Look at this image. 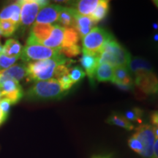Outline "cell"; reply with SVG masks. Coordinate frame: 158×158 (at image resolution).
<instances>
[{
  "label": "cell",
  "instance_id": "26",
  "mask_svg": "<svg viewBox=\"0 0 158 158\" xmlns=\"http://www.w3.org/2000/svg\"><path fill=\"white\" fill-rule=\"evenodd\" d=\"M19 25L11 21H0V34L5 37L11 36L15 32Z\"/></svg>",
  "mask_w": 158,
  "mask_h": 158
},
{
  "label": "cell",
  "instance_id": "10",
  "mask_svg": "<svg viewBox=\"0 0 158 158\" xmlns=\"http://www.w3.org/2000/svg\"><path fill=\"white\" fill-rule=\"evenodd\" d=\"M2 98L7 99L11 104H15L23 97V91L19 82L14 80H7L0 85Z\"/></svg>",
  "mask_w": 158,
  "mask_h": 158
},
{
  "label": "cell",
  "instance_id": "22",
  "mask_svg": "<svg viewBox=\"0 0 158 158\" xmlns=\"http://www.w3.org/2000/svg\"><path fill=\"white\" fill-rule=\"evenodd\" d=\"M75 12L76 10L74 8L63 7L57 21L59 25L64 28H73L75 21Z\"/></svg>",
  "mask_w": 158,
  "mask_h": 158
},
{
  "label": "cell",
  "instance_id": "25",
  "mask_svg": "<svg viewBox=\"0 0 158 158\" xmlns=\"http://www.w3.org/2000/svg\"><path fill=\"white\" fill-rule=\"evenodd\" d=\"M79 40V35L74 28H65L64 33V38L62 43L61 48L72 46L76 45Z\"/></svg>",
  "mask_w": 158,
  "mask_h": 158
},
{
  "label": "cell",
  "instance_id": "6",
  "mask_svg": "<svg viewBox=\"0 0 158 158\" xmlns=\"http://www.w3.org/2000/svg\"><path fill=\"white\" fill-rule=\"evenodd\" d=\"M21 21L23 27H29L35 22L41 9L49 5L45 0H21Z\"/></svg>",
  "mask_w": 158,
  "mask_h": 158
},
{
  "label": "cell",
  "instance_id": "12",
  "mask_svg": "<svg viewBox=\"0 0 158 158\" xmlns=\"http://www.w3.org/2000/svg\"><path fill=\"white\" fill-rule=\"evenodd\" d=\"M63 8L59 5H48L40 10L36 18V23L51 24L58 21L59 14Z\"/></svg>",
  "mask_w": 158,
  "mask_h": 158
},
{
  "label": "cell",
  "instance_id": "37",
  "mask_svg": "<svg viewBox=\"0 0 158 158\" xmlns=\"http://www.w3.org/2000/svg\"><path fill=\"white\" fill-rule=\"evenodd\" d=\"M6 118H7V117L4 115L1 109H0V125H1V124L5 121Z\"/></svg>",
  "mask_w": 158,
  "mask_h": 158
},
{
  "label": "cell",
  "instance_id": "14",
  "mask_svg": "<svg viewBox=\"0 0 158 158\" xmlns=\"http://www.w3.org/2000/svg\"><path fill=\"white\" fill-rule=\"evenodd\" d=\"M127 68L130 74H133L135 77L154 72L152 66L149 61L138 56L131 58Z\"/></svg>",
  "mask_w": 158,
  "mask_h": 158
},
{
  "label": "cell",
  "instance_id": "27",
  "mask_svg": "<svg viewBox=\"0 0 158 158\" xmlns=\"http://www.w3.org/2000/svg\"><path fill=\"white\" fill-rule=\"evenodd\" d=\"M143 111L139 108H133L126 110L124 115H123L128 121L141 122V117L143 116Z\"/></svg>",
  "mask_w": 158,
  "mask_h": 158
},
{
  "label": "cell",
  "instance_id": "23",
  "mask_svg": "<svg viewBox=\"0 0 158 158\" xmlns=\"http://www.w3.org/2000/svg\"><path fill=\"white\" fill-rule=\"evenodd\" d=\"M108 10H109V1L101 0V1H99L98 6L89 17L96 23L106 18Z\"/></svg>",
  "mask_w": 158,
  "mask_h": 158
},
{
  "label": "cell",
  "instance_id": "21",
  "mask_svg": "<svg viewBox=\"0 0 158 158\" xmlns=\"http://www.w3.org/2000/svg\"><path fill=\"white\" fill-rule=\"evenodd\" d=\"M99 3L98 0H81L77 2L75 9L78 14L84 16H90Z\"/></svg>",
  "mask_w": 158,
  "mask_h": 158
},
{
  "label": "cell",
  "instance_id": "17",
  "mask_svg": "<svg viewBox=\"0 0 158 158\" xmlns=\"http://www.w3.org/2000/svg\"><path fill=\"white\" fill-rule=\"evenodd\" d=\"M94 24L95 23L89 16H84L78 14L76 10L75 12V21L73 28L76 29L81 38L86 36L94 28L93 26Z\"/></svg>",
  "mask_w": 158,
  "mask_h": 158
},
{
  "label": "cell",
  "instance_id": "36",
  "mask_svg": "<svg viewBox=\"0 0 158 158\" xmlns=\"http://www.w3.org/2000/svg\"><path fill=\"white\" fill-rule=\"evenodd\" d=\"M92 158H111V156L109 155H97L92 156Z\"/></svg>",
  "mask_w": 158,
  "mask_h": 158
},
{
  "label": "cell",
  "instance_id": "38",
  "mask_svg": "<svg viewBox=\"0 0 158 158\" xmlns=\"http://www.w3.org/2000/svg\"><path fill=\"white\" fill-rule=\"evenodd\" d=\"M153 130H154V133H155V135L156 137V139H157L158 138V125L153 126Z\"/></svg>",
  "mask_w": 158,
  "mask_h": 158
},
{
  "label": "cell",
  "instance_id": "1",
  "mask_svg": "<svg viewBox=\"0 0 158 158\" xmlns=\"http://www.w3.org/2000/svg\"><path fill=\"white\" fill-rule=\"evenodd\" d=\"M75 61L62 56L59 58L45 59L27 63V78L32 81H47L54 78L56 69L60 64H69Z\"/></svg>",
  "mask_w": 158,
  "mask_h": 158
},
{
  "label": "cell",
  "instance_id": "24",
  "mask_svg": "<svg viewBox=\"0 0 158 158\" xmlns=\"http://www.w3.org/2000/svg\"><path fill=\"white\" fill-rule=\"evenodd\" d=\"M106 122L111 125L117 126V127H122L127 130H133L134 129L133 124L130 123V122L128 121L127 118L122 114H111L107 118Z\"/></svg>",
  "mask_w": 158,
  "mask_h": 158
},
{
  "label": "cell",
  "instance_id": "5",
  "mask_svg": "<svg viewBox=\"0 0 158 158\" xmlns=\"http://www.w3.org/2000/svg\"><path fill=\"white\" fill-rule=\"evenodd\" d=\"M60 48L53 49L43 45H27L23 47L20 59L24 62L29 63L45 59H56L62 56Z\"/></svg>",
  "mask_w": 158,
  "mask_h": 158
},
{
  "label": "cell",
  "instance_id": "35",
  "mask_svg": "<svg viewBox=\"0 0 158 158\" xmlns=\"http://www.w3.org/2000/svg\"><path fill=\"white\" fill-rule=\"evenodd\" d=\"M153 158H158V138L156 139L153 149Z\"/></svg>",
  "mask_w": 158,
  "mask_h": 158
},
{
  "label": "cell",
  "instance_id": "4",
  "mask_svg": "<svg viewBox=\"0 0 158 158\" xmlns=\"http://www.w3.org/2000/svg\"><path fill=\"white\" fill-rule=\"evenodd\" d=\"M110 33L100 27H94L82 38L83 54H98L108 41L114 39Z\"/></svg>",
  "mask_w": 158,
  "mask_h": 158
},
{
  "label": "cell",
  "instance_id": "34",
  "mask_svg": "<svg viewBox=\"0 0 158 158\" xmlns=\"http://www.w3.org/2000/svg\"><path fill=\"white\" fill-rule=\"evenodd\" d=\"M151 122L153 124V126L158 125V110L152 114Z\"/></svg>",
  "mask_w": 158,
  "mask_h": 158
},
{
  "label": "cell",
  "instance_id": "7",
  "mask_svg": "<svg viewBox=\"0 0 158 158\" xmlns=\"http://www.w3.org/2000/svg\"><path fill=\"white\" fill-rule=\"evenodd\" d=\"M141 141L143 147V152L142 157L145 158H153V149L156 137L154 133L153 126L149 124H143L135 129L133 134Z\"/></svg>",
  "mask_w": 158,
  "mask_h": 158
},
{
  "label": "cell",
  "instance_id": "19",
  "mask_svg": "<svg viewBox=\"0 0 158 158\" xmlns=\"http://www.w3.org/2000/svg\"><path fill=\"white\" fill-rule=\"evenodd\" d=\"M114 68L108 63L99 64L95 72V78L98 81H112L114 78Z\"/></svg>",
  "mask_w": 158,
  "mask_h": 158
},
{
  "label": "cell",
  "instance_id": "39",
  "mask_svg": "<svg viewBox=\"0 0 158 158\" xmlns=\"http://www.w3.org/2000/svg\"><path fill=\"white\" fill-rule=\"evenodd\" d=\"M154 5H155V7L158 9V0H155V1H152Z\"/></svg>",
  "mask_w": 158,
  "mask_h": 158
},
{
  "label": "cell",
  "instance_id": "11",
  "mask_svg": "<svg viewBox=\"0 0 158 158\" xmlns=\"http://www.w3.org/2000/svg\"><path fill=\"white\" fill-rule=\"evenodd\" d=\"M112 83L124 91L133 89L134 83L127 67H116L114 69Z\"/></svg>",
  "mask_w": 158,
  "mask_h": 158
},
{
  "label": "cell",
  "instance_id": "42",
  "mask_svg": "<svg viewBox=\"0 0 158 158\" xmlns=\"http://www.w3.org/2000/svg\"><path fill=\"white\" fill-rule=\"evenodd\" d=\"M0 37H1V34H0Z\"/></svg>",
  "mask_w": 158,
  "mask_h": 158
},
{
  "label": "cell",
  "instance_id": "41",
  "mask_svg": "<svg viewBox=\"0 0 158 158\" xmlns=\"http://www.w3.org/2000/svg\"><path fill=\"white\" fill-rule=\"evenodd\" d=\"M2 93H1V91H0V100H2Z\"/></svg>",
  "mask_w": 158,
  "mask_h": 158
},
{
  "label": "cell",
  "instance_id": "13",
  "mask_svg": "<svg viewBox=\"0 0 158 158\" xmlns=\"http://www.w3.org/2000/svg\"><path fill=\"white\" fill-rule=\"evenodd\" d=\"M27 78V65L16 64L6 70H0V85L7 80H14L19 82Z\"/></svg>",
  "mask_w": 158,
  "mask_h": 158
},
{
  "label": "cell",
  "instance_id": "32",
  "mask_svg": "<svg viewBox=\"0 0 158 158\" xmlns=\"http://www.w3.org/2000/svg\"><path fill=\"white\" fill-rule=\"evenodd\" d=\"M57 81H58L59 84H60L61 88L65 92H68L72 87L73 85V83L72 80H71L70 76H69V74L65 75V76H62V78H60Z\"/></svg>",
  "mask_w": 158,
  "mask_h": 158
},
{
  "label": "cell",
  "instance_id": "20",
  "mask_svg": "<svg viewBox=\"0 0 158 158\" xmlns=\"http://www.w3.org/2000/svg\"><path fill=\"white\" fill-rule=\"evenodd\" d=\"M23 48V47L22 45L17 40L13 38L8 39L3 46L2 54L10 57H20L22 53Z\"/></svg>",
  "mask_w": 158,
  "mask_h": 158
},
{
  "label": "cell",
  "instance_id": "30",
  "mask_svg": "<svg viewBox=\"0 0 158 158\" xmlns=\"http://www.w3.org/2000/svg\"><path fill=\"white\" fill-rule=\"evenodd\" d=\"M19 59H20L19 56L10 57L2 54L0 56V70H6V69L10 68V67L15 64V62Z\"/></svg>",
  "mask_w": 158,
  "mask_h": 158
},
{
  "label": "cell",
  "instance_id": "15",
  "mask_svg": "<svg viewBox=\"0 0 158 158\" xmlns=\"http://www.w3.org/2000/svg\"><path fill=\"white\" fill-rule=\"evenodd\" d=\"M80 62L84 69L85 73L87 74L92 84H94L95 78V72L99 65V55L91 54H83Z\"/></svg>",
  "mask_w": 158,
  "mask_h": 158
},
{
  "label": "cell",
  "instance_id": "29",
  "mask_svg": "<svg viewBox=\"0 0 158 158\" xmlns=\"http://www.w3.org/2000/svg\"><path fill=\"white\" fill-rule=\"evenodd\" d=\"M60 52L66 58L76 56L81 54V49L78 44L73 45L72 46L66 47V48H60Z\"/></svg>",
  "mask_w": 158,
  "mask_h": 158
},
{
  "label": "cell",
  "instance_id": "28",
  "mask_svg": "<svg viewBox=\"0 0 158 158\" xmlns=\"http://www.w3.org/2000/svg\"><path fill=\"white\" fill-rule=\"evenodd\" d=\"M85 76H86V73H85L84 70L80 66H75L73 68H70V71H69V76L72 80L73 84L82 80Z\"/></svg>",
  "mask_w": 158,
  "mask_h": 158
},
{
  "label": "cell",
  "instance_id": "9",
  "mask_svg": "<svg viewBox=\"0 0 158 158\" xmlns=\"http://www.w3.org/2000/svg\"><path fill=\"white\" fill-rule=\"evenodd\" d=\"M136 86L147 95L158 94V77L155 73L135 77Z\"/></svg>",
  "mask_w": 158,
  "mask_h": 158
},
{
  "label": "cell",
  "instance_id": "33",
  "mask_svg": "<svg viewBox=\"0 0 158 158\" xmlns=\"http://www.w3.org/2000/svg\"><path fill=\"white\" fill-rule=\"evenodd\" d=\"M11 105V102L7 99L3 98L0 100V109H1L3 114L6 117H7V115H8L10 108Z\"/></svg>",
  "mask_w": 158,
  "mask_h": 158
},
{
  "label": "cell",
  "instance_id": "8",
  "mask_svg": "<svg viewBox=\"0 0 158 158\" xmlns=\"http://www.w3.org/2000/svg\"><path fill=\"white\" fill-rule=\"evenodd\" d=\"M54 25L35 22L31 28L30 34L27 40V45H42L50 36Z\"/></svg>",
  "mask_w": 158,
  "mask_h": 158
},
{
  "label": "cell",
  "instance_id": "16",
  "mask_svg": "<svg viewBox=\"0 0 158 158\" xmlns=\"http://www.w3.org/2000/svg\"><path fill=\"white\" fill-rule=\"evenodd\" d=\"M21 1H17L6 6L0 12V21H11L15 24L19 25L21 21Z\"/></svg>",
  "mask_w": 158,
  "mask_h": 158
},
{
  "label": "cell",
  "instance_id": "2",
  "mask_svg": "<svg viewBox=\"0 0 158 158\" xmlns=\"http://www.w3.org/2000/svg\"><path fill=\"white\" fill-rule=\"evenodd\" d=\"M65 94L60 84L56 79L36 81L27 90L25 98L29 100H58Z\"/></svg>",
  "mask_w": 158,
  "mask_h": 158
},
{
  "label": "cell",
  "instance_id": "31",
  "mask_svg": "<svg viewBox=\"0 0 158 158\" xmlns=\"http://www.w3.org/2000/svg\"><path fill=\"white\" fill-rule=\"evenodd\" d=\"M128 145L130 147V149L133 150L134 152L139 154L140 155L142 156L143 152V147L141 143V141L138 139L137 138L135 137L133 135L128 140Z\"/></svg>",
  "mask_w": 158,
  "mask_h": 158
},
{
  "label": "cell",
  "instance_id": "40",
  "mask_svg": "<svg viewBox=\"0 0 158 158\" xmlns=\"http://www.w3.org/2000/svg\"><path fill=\"white\" fill-rule=\"evenodd\" d=\"M2 50H3V46L2 45L1 43H0V56H1L2 54Z\"/></svg>",
  "mask_w": 158,
  "mask_h": 158
},
{
  "label": "cell",
  "instance_id": "18",
  "mask_svg": "<svg viewBox=\"0 0 158 158\" xmlns=\"http://www.w3.org/2000/svg\"><path fill=\"white\" fill-rule=\"evenodd\" d=\"M65 28L59 24H55L53 27L50 36L43 43V45L53 49H59L62 46L64 38Z\"/></svg>",
  "mask_w": 158,
  "mask_h": 158
},
{
  "label": "cell",
  "instance_id": "3",
  "mask_svg": "<svg viewBox=\"0 0 158 158\" xmlns=\"http://www.w3.org/2000/svg\"><path fill=\"white\" fill-rule=\"evenodd\" d=\"M131 58L127 49L114 38L108 41L99 53V64L108 63L114 68L122 66L127 67Z\"/></svg>",
  "mask_w": 158,
  "mask_h": 158
}]
</instances>
